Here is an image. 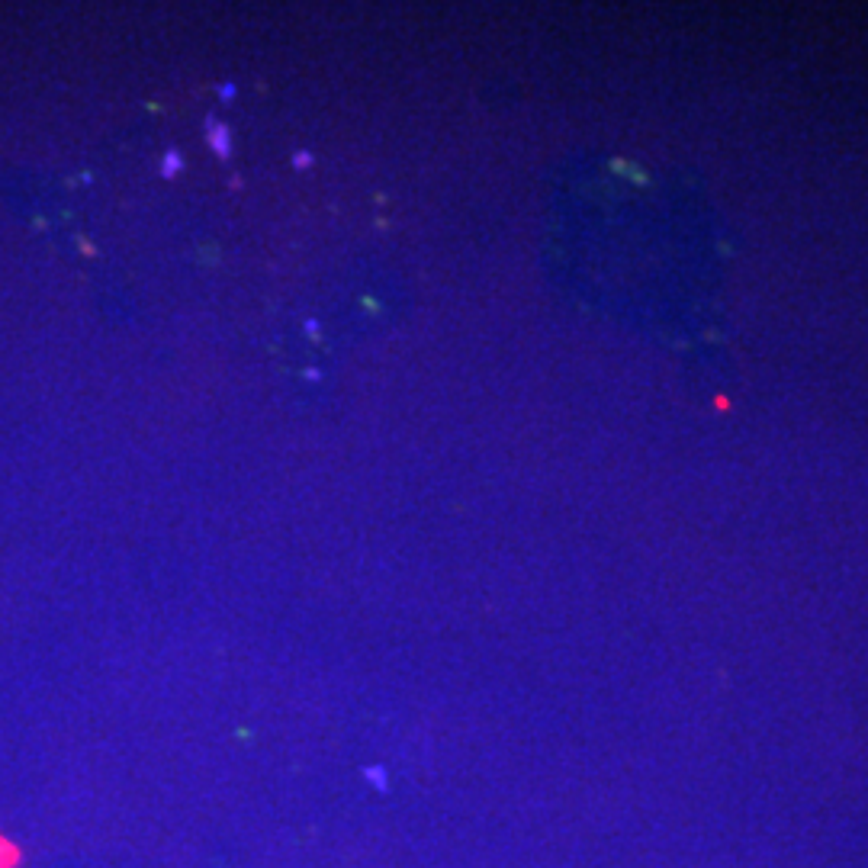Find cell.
I'll return each instance as SVG.
<instances>
[{
  "label": "cell",
  "mask_w": 868,
  "mask_h": 868,
  "mask_svg": "<svg viewBox=\"0 0 868 868\" xmlns=\"http://www.w3.org/2000/svg\"><path fill=\"white\" fill-rule=\"evenodd\" d=\"M20 865V849L10 843L7 836H0V868H17Z\"/></svg>",
  "instance_id": "obj_1"
},
{
  "label": "cell",
  "mask_w": 868,
  "mask_h": 868,
  "mask_svg": "<svg viewBox=\"0 0 868 868\" xmlns=\"http://www.w3.org/2000/svg\"><path fill=\"white\" fill-rule=\"evenodd\" d=\"M367 778L373 785H377V791H386V772L380 769V766H373V769H367Z\"/></svg>",
  "instance_id": "obj_2"
}]
</instances>
